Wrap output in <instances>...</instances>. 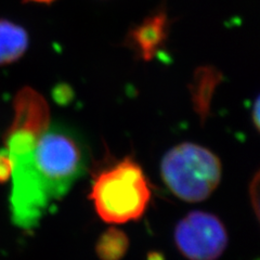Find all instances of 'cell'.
<instances>
[{
	"label": "cell",
	"instance_id": "obj_1",
	"mask_svg": "<svg viewBox=\"0 0 260 260\" xmlns=\"http://www.w3.org/2000/svg\"><path fill=\"white\" fill-rule=\"evenodd\" d=\"M30 159L49 204L62 198L88 166L84 141L74 130L59 124L49 126L38 137Z\"/></svg>",
	"mask_w": 260,
	"mask_h": 260
},
{
	"label": "cell",
	"instance_id": "obj_2",
	"mask_svg": "<svg viewBox=\"0 0 260 260\" xmlns=\"http://www.w3.org/2000/svg\"><path fill=\"white\" fill-rule=\"evenodd\" d=\"M151 197L148 178L130 157L98 174L89 194L96 214L111 224L138 220L148 208Z\"/></svg>",
	"mask_w": 260,
	"mask_h": 260
},
{
	"label": "cell",
	"instance_id": "obj_3",
	"mask_svg": "<svg viewBox=\"0 0 260 260\" xmlns=\"http://www.w3.org/2000/svg\"><path fill=\"white\" fill-rule=\"evenodd\" d=\"M221 161L208 149L185 142L169 150L160 162V175L177 198L189 203L208 199L221 180Z\"/></svg>",
	"mask_w": 260,
	"mask_h": 260
},
{
	"label": "cell",
	"instance_id": "obj_4",
	"mask_svg": "<svg viewBox=\"0 0 260 260\" xmlns=\"http://www.w3.org/2000/svg\"><path fill=\"white\" fill-rule=\"evenodd\" d=\"M175 242L190 260H216L228 245V233L220 219L205 211H192L175 229Z\"/></svg>",
	"mask_w": 260,
	"mask_h": 260
},
{
	"label": "cell",
	"instance_id": "obj_5",
	"mask_svg": "<svg viewBox=\"0 0 260 260\" xmlns=\"http://www.w3.org/2000/svg\"><path fill=\"white\" fill-rule=\"evenodd\" d=\"M13 109V121L8 130H26L39 137L49 127L48 104L34 89L22 88L14 98Z\"/></svg>",
	"mask_w": 260,
	"mask_h": 260
},
{
	"label": "cell",
	"instance_id": "obj_6",
	"mask_svg": "<svg viewBox=\"0 0 260 260\" xmlns=\"http://www.w3.org/2000/svg\"><path fill=\"white\" fill-rule=\"evenodd\" d=\"M167 34L168 18L165 12L159 11L130 30L127 43L141 59L150 61L165 44Z\"/></svg>",
	"mask_w": 260,
	"mask_h": 260
},
{
	"label": "cell",
	"instance_id": "obj_7",
	"mask_svg": "<svg viewBox=\"0 0 260 260\" xmlns=\"http://www.w3.org/2000/svg\"><path fill=\"white\" fill-rule=\"evenodd\" d=\"M28 34L22 26L0 19V67L21 59L28 48Z\"/></svg>",
	"mask_w": 260,
	"mask_h": 260
},
{
	"label": "cell",
	"instance_id": "obj_8",
	"mask_svg": "<svg viewBox=\"0 0 260 260\" xmlns=\"http://www.w3.org/2000/svg\"><path fill=\"white\" fill-rule=\"evenodd\" d=\"M128 246L129 241L125 233L116 228H110L98 241L95 250L101 260H120L126 254Z\"/></svg>",
	"mask_w": 260,
	"mask_h": 260
},
{
	"label": "cell",
	"instance_id": "obj_9",
	"mask_svg": "<svg viewBox=\"0 0 260 260\" xmlns=\"http://www.w3.org/2000/svg\"><path fill=\"white\" fill-rule=\"evenodd\" d=\"M12 175V159L8 150H0V183L7 182Z\"/></svg>",
	"mask_w": 260,
	"mask_h": 260
},
{
	"label": "cell",
	"instance_id": "obj_10",
	"mask_svg": "<svg viewBox=\"0 0 260 260\" xmlns=\"http://www.w3.org/2000/svg\"><path fill=\"white\" fill-rule=\"evenodd\" d=\"M53 96L55 101L60 103V104H64L71 100L72 98V93H71V89L69 88V86H58L54 88L53 90Z\"/></svg>",
	"mask_w": 260,
	"mask_h": 260
},
{
	"label": "cell",
	"instance_id": "obj_11",
	"mask_svg": "<svg viewBox=\"0 0 260 260\" xmlns=\"http://www.w3.org/2000/svg\"><path fill=\"white\" fill-rule=\"evenodd\" d=\"M259 174H256L254 179H253V182L250 183V200L251 203H253V206H254V210L256 213V216L259 215L258 213V207H259Z\"/></svg>",
	"mask_w": 260,
	"mask_h": 260
},
{
	"label": "cell",
	"instance_id": "obj_12",
	"mask_svg": "<svg viewBox=\"0 0 260 260\" xmlns=\"http://www.w3.org/2000/svg\"><path fill=\"white\" fill-rule=\"evenodd\" d=\"M254 123L256 125V128H259V101L257 100L255 103V109H254Z\"/></svg>",
	"mask_w": 260,
	"mask_h": 260
},
{
	"label": "cell",
	"instance_id": "obj_13",
	"mask_svg": "<svg viewBox=\"0 0 260 260\" xmlns=\"http://www.w3.org/2000/svg\"><path fill=\"white\" fill-rule=\"evenodd\" d=\"M23 3H35V4H44V5H50L55 0H22Z\"/></svg>",
	"mask_w": 260,
	"mask_h": 260
}]
</instances>
